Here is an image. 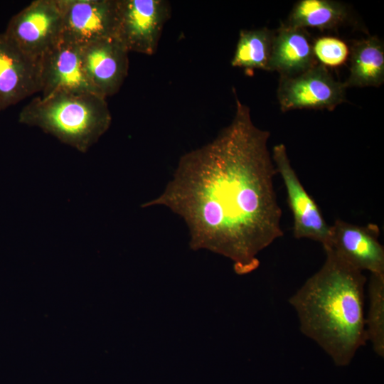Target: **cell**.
Instances as JSON below:
<instances>
[{
  "label": "cell",
  "instance_id": "6da1fadb",
  "mask_svg": "<svg viewBox=\"0 0 384 384\" xmlns=\"http://www.w3.org/2000/svg\"><path fill=\"white\" fill-rule=\"evenodd\" d=\"M235 101L231 123L183 155L164 191L142 207L171 210L188 226L192 250L228 257L235 272L244 275L258 268V255L283 230L270 132L257 127L249 107Z\"/></svg>",
  "mask_w": 384,
  "mask_h": 384
},
{
  "label": "cell",
  "instance_id": "7a4b0ae2",
  "mask_svg": "<svg viewBox=\"0 0 384 384\" xmlns=\"http://www.w3.org/2000/svg\"><path fill=\"white\" fill-rule=\"evenodd\" d=\"M325 261L289 299L299 329L338 366H346L367 342L363 272L331 248Z\"/></svg>",
  "mask_w": 384,
  "mask_h": 384
},
{
  "label": "cell",
  "instance_id": "3957f363",
  "mask_svg": "<svg viewBox=\"0 0 384 384\" xmlns=\"http://www.w3.org/2000/svg\"><path fill=\"white\" fill-rule=\"evenodd\" d=\"M18 121L86 152L108 129L112 117L106 98L99 95L58 91L32 100L21 110Z\"/></svg>",
  "mask_w": 384,
  "mask_h": 384
},
{
  "label": "cell",
  "instance_id": "277c9868",
  "mask_svg": "<svg viewBox=\"0 0 384 384\" xmlns=\"http://www.w3.org/2000/svg\"><path fill=\"white\" fill-rule=\"evenodd\" d=\"M62 12L58 0H36L14 15L4 35L26 55L41 58L60 40Z\"/></svg>",
  "mask_w": 384,
  "mask_h": 384
},
{
  "label": "cell",
  "instance_id": "5b68a950",
  "mask_svg": "<svg viewBox=\"0 0 384 384\" xmlns=\"http://www.w3.org/2000/svg\"><path fill=\"white\" fill-rule=\"evenodd\" d=\"M115 38L129 51L153 55L162 30L171 16L165 0H117Z\"/></svg>",
  "mask_w": 384,
  "mask_h": 384
},
{
  "label": "cell",
  "instance_id": "8992f818",
  "mask_svg": "<svg viewBox=\"0 0 384 384\" xmlns=\"http://www.w3.org/2000/svg\"><path fill=\"white\" fill-rule=\"evenodd\" d=\"M346 88L327 68L316 64L298 75L280 76L277 97L282 112L296 109L333 110L346 101Z\"/></svg>",
  "mask_w": 384,
  "mask_h": 384
},
{
  "label": "cell",
  "instance_id": "52a82bcc",
  "mask_svg": "<svg viewBox=\"0 0 384 384\" xmlns=\"http://www.w3.org/2000/svg\"><path fill=\"white\" fill-rule=\"evenodd\" d=\"M62 12L60 40L82 47L116 36L117 0H58Z\"/></svg>",
  "mask_w": 384,
  "mask_h": 384
},
{
  "label": "cell",
  "instance_id": "ba28073f",
  "mask_svg": "<svg viewBox=\"0 0 384 384\" xmlns=\"http://www.w3.org/2000/svg\"><path fill=\"white\" fill-rule=\"evenodd\" d=\"M272 158L286 189L288 204L293 215L294 238L317 241L323 247L328 246L331 225L326 222L316 202L299 181L292 166L285 145H275Z\"/></svg>",
  "mask_w": 384,
  "mask_h": 384
},
{
  "label": "cell",
  "instance_id": "9c48e42d",
  "mask_svg": "<svg viewBox=\"0 0 384 384\" xmlns=\"http://www.w3.org/2000/svg\"><path fill=\"white\" fill-rule=\"evenodd\" d=\"M380 230L374 224L361 226L340 219L331 225L328 246L356 269L370 274H384V248L378 240Z\"/></svg>",
  "mask_w": 384,
  "mask_h": 384
},
{
  "label": "cell",
  "instance_id": "30bf717a",
  "mask_svg": "<svg viewBox=\"0 0 384 384\" xmlns=\"http://www.w3.org/2000/svg\"><path fill=\"white\" fill-rule=\"evenodd\" d=\"M129 51L115 37L105 38L81 47L84 72L102 97L116 94L128 73Z\"/></svg>",
  "mask_w": 384,
  "mask_h": 384
},
{
  "label": "cell",
  "instance_id": "8fae6325",
  "mask_svg": "<svg viewBox=\"0 0 384 384\" xmlns=\"http://www.w3.org/2000/svg\"><path fill=\"white\" fill-rule=\"evenodd\" d=\"M41 59L32 58L0 33V111L41 92Z\"/></svg>",
  "mask_w": 384,
  "mask_h": 384
},
{
  "label": "cell",
  "instance_id": "7c38bea8",
  "mask_svg": "<svg viewBox=\"0 0 384 384\" xmlns=\"http://www.w3.org/2000/svg\"><path fill=\"white\" fill-rule=\"evenodd\" d=\"M41 97L58 91L99 95L84 72L81 47L62 40L41 58Z\"/></svg>",
  "mask_w": 384,
  "mask_h": 384
},
{
  "label": "cell",
  "instance_id": "4fadbf2b",
  "mask_svg": "<svg viewBox=\"0 0 384 384\" xmlns=\"http://www.w3.org/2000/svg\"><path fill=\"white\" fill-rule=\"evenodd\" d=\"M313 43L305 29L284 24L274 31L269 71L282 77L302 73L316 65Z\"/></svg>",
  "mask_w": 384,
  "mask_h": 384
},
{
  "label": "cell",
  "instance_id": "5bb4252c",
  "mask_svg": "<svg viewBox=\"0 0 384 384\" xmlns=\"http://www.w3.org/2000/svg\"><path fill=\"white\" fill-rule=\"evenodd\" d=\"M350 73L346 87H379L384 82V47L376 36L353 43L350 49Z\"/></svg>",
  "mask_w": 384,
  "mask_h": 384
},
{
  "label": "cell",
  "instance_id": "9a60e30c",
  "mask_svg": "<svg viewBox=\"0 0 384 384\" xmlns=\"http://www.w3.org/2000/svg\"><path fill=\"white\" fill-rule=\"evenodd\" d=\"M345 5L331 0H300L295 4L287 25L305 29H332L347 18Z\"/></svg>",
  "mask_w": 384,
  "mask_h": 384
},
{
  "label": "cell",
  "instance_id": "2e32d148",
  "mask_svg": "<svg viewBox=\"0 0 384 384\" xmlns=\"http://www.w3.org/2000/svg\"><path fill=\"white\" fill-rule=\"evenodd\" d=\"M273 36L274 31L267 28L241 30L231 65L244 69L249 75L257 69L269 71Z\"/></svg>",
  "mask_w": 384,
  "mask_h": 384
},
{
  "label": "cell",
  "instance_id": "e0dca14e",
  "mask_svg": "<svg viewBox=\"0 0 384 384\" xmlns=\"http://www.w3.org/2000/svg\"><path fill=\"white\" fill-rule=\"evenodd\" d=\"M368 306L365 315L367 341L379 356H384V274H370L368 283Z\"/></svg>",
  "mask_w": 384,
  "mask_h": 384
},
{
  "label": "cell",
  "instance_id": "ac0fdd59",
  "mask_svg": "<svg viewBox=\"0 0 384 384\" xmlns=\"http://www.w3.org/2000/svg\"><path fill=\"white\" fill-rule=\"evenodd\" d=\"M313 52L316 60L323 66L336 68L343 65L350 55L346 42L334 36H323L313 43Z\"/></svg>",
  "mask_w": 384,
  "mask_h": 384
}]
</instances>
